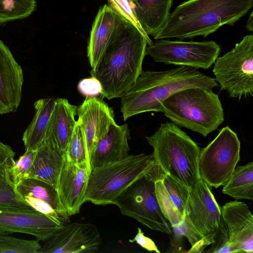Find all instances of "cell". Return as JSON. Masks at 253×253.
Wrapping results in <instances>:
<instances>
[{
  "mask_svg": "<svg viewBox=\"0 0 253 253\" xmlns=\"http://www.w3.org/2000/svg\"><path fill=\"white\" fill-rule=\"evenodd\" d=\"M63 226L31 208L0 206V234L25 233L44 242Z\"/></svg>",
  "mask_w": 253,
  "mask_h": 253,
  "instance_id": "12",
  "label": "cell"
},
{
  "mask_svg": "<svg viewBox=\"0 0 253 253\" xmlns=\"http://www.w3.org/2000/svg\"><path fill=\"white\" fill-rule=\"evenodd\" d=\"M220 50V45L213 41L184 42L161 39L147 45L146 54L156 62L207 70L214 64Z\"/></svg>",
  "mask_w": 253,
  "mask_h": 253,
  "instance_id": "11",
  "label": "cell"
},
{
  "mask_svg": "<svg viewBox=\"0 0 253 253\" xmlns=\"http://www.w3.org/2000/svg\"><path fill=\"white\" fill-rule=\"evenodd\" d=\"M212 70L220 89L240 100L253 95V36H245L234 47L216 59Z\"/></svg>",
  "mask_w": 253,
  "mask_h": 253,
  "instance_id": "9",
  "label": "cell"
},
{
  "mask_svg": "<svg viewBox=\"0 0 253 253\" xmlns=\"http://www.w3.org/2000/svg\"><path fill=\"white\" fill-rule=\"evenodd\" d=\"M150 42L140 31L122 15L117 31L91 77L100 83L101 96L108 100L121 98L142 72V63Z\"/></svg>",
  "mask_w": 253,
  "mask_h": 253,
  "instance_id": "1",
  "label": "cell"
},
{
  "mask_svg": "<svg viewBox=\"0 0 253 253\" xmlns=\"http://www.w3.org/2000/svg\"><path fill=\"white\" fill-rule=\"evenodd\" d=\"M36 7V0H0V24L27 18Z\"/></svg>",
  "mask_w": 253,
  "mask_h": 253,
  "instance_id": "29",
  "label": "cell"
},
{
  "mask_svg": "<svg viewBox=\"0 0 253 253\" xmlns=\"http://www.w3.org/2000/svg\"><path fill=\"white\" fill-rule=\"evenodd\" d=\"M110 6L117 12L124 16L133 23L151 42H153L149 36L144 32L136 18L131 4L127 0H108Z\"/></svg>",
  "mask_w": 253,
  "mask_h": 253,
  "instance_id": "31",
  "label": "cell"
},
{
  "mask_svg": "<svg viewBox=\"0 0 253 253\" xmlns=\"http://www.w3.org/2000/svg\"><path fill=\"white\" fill-rule=\"evenodd\" d=\"M23 71L0 39V115L17 111L22 98Z\"/></svg>",
  "mask_w": 253,
  "mask_h": 253,
  "instance_id": "16",
  "label": "cell"
},
{
  "mask_svg": "<svg viewBox=\"0 0 253 253\" xmlns=\"http://www.w3.org/2000/svg\"><path fill=\"white\" fill-rule=\"evenodd\" d=\"M156 162L152 155H128L120 160L91 169L85 202L97 205L113 204L131 184L146 174Z\"/></svg>",
  "mask_w": 253,
  "mask_h": 253,
  "instance_id": "6",
  "label": "cell"
},
{
  "mask_svg": "<svg viewBox=\"0 0 253 253\" xmlns=\"http://www.w3.org/2000/svg\"><path fill=\"white\" fill-rule=\"evenodd\" d=\"M77 108L66 99H56L44 141L65 152L77 123Z\"/></svg>",
  "mask_w": 253,
  "mask_h": 253,
  "instance_id": "21",
  "label": "cell"
},
{
  "mask_svg": "<svg viewBox=\"0 0 253 253\" xmlns=\"http://www.w3.org/2000/svg\"><path fill=\"white\" fill-rule=\"evenodd\" d=\"M129 130L127 124H112L106 134L97 142L90 158V167H98L128 156Z\"/></svg>",
  "mask_w": 253,
  "mask_h": 253,
  "instance_id": "20",
  "label": "cell"
},
{
  "mask_svg": "<svg viewBox=\"0 0 253 253\" xmlns=\"http://www.w3.org/2000/svg\"><path fill=\"white\" fill-rule=\"evenodd\" d=\"M253 12H252L250 15L249 18L247 21V24L246 26V29L251 32L253 31Z\"/></svg>",
  "mask_w": 253,
  "mask_h": 253,
  "instance_id": "35",
  "label": "cell"
},
{
  "mask_svg": "<svg viewBox=\"0 0 253 253\" xmlns=\"http://www.w3.org/2000/svg\"><path fill=\"white\" fill-rule=\"evenodd\" d=\"M220 223L234 253H253V215L247 204L237 200L220 207Z\"/></svg>",
  "mask_w": 253,
  "mask_h": 253,
  "instance_id": "14",
  "label": "cell"
},
{
  "mask_svg": "<svg viewBox=\"0 0 253 253\" xmlns=\"http://www.w3.org/2000/svg\"><path fill=\"white\" fill-rule=\"evenodd\" d=\"M240 141L228 126L200 151L198 169L200 178L211 188L223 186L232 175L240 160Z\"/></svg>",
  "mask_w": 253,
  "mask_h": 253,
  "instance_id": "10",
  "label": "cell"
},
{
  "mask_svg": "<svg viewBox=\"0 0 253 253\" xmlns=\"http://www.w3.org/2000/svg\"><path fill=\"white\" fill-rule=\"evenodd\" d=\"M77 87L79 92L85 97H97L101 94L102 91L100 82L93 77L81 80Z\"/></svg>",
  "mask_w": 253,
  "mask_h": 253,
  "instance_id": "33",
  "label": "cell"
},
{
  "mask_svg": "<svg viewBox=\"0 0 253 253\" xmlns=\"http://www.w3.org/2000/svg\"><path fill=\"white\" fill-rule=\"evenodd\" d=\"M35 153V151L25 152L24 154L15 161L13 174L16 183L25 178L33 161Z\"/></svg>",
  "mask_w": 253,
  "mask_h": 253,
  "instance_id": "32",
  "label": "cell"
},
{
  "mask_svg": "<svg viewBox=\"0 0 253 253\" xmlns=\"http://www.w3.org/2000/svg\"><path fill=\"white\" fill-rule=\"evenodd\" d=\"M162 105V113L171 122L204 137L217 129L224 121L220 100L212 89L184 88L169 95Z\"/></svg>",
  "mask_w": 253,
  "mask_h": 253,
  "instance_id": "5",
  "label": "cell"
},
{
  "mask_svg": "<svg viewBox=\"0 0 253 253\" xmlns=\"http://www.w3.org/2000/svg\"><path fill=\"white\" fill-rule=\"evenodd\" d=\"M16 191L28 206L33 202H45L59 212L69 216L60 201L57 188L49 183L33 178H24L16 183Z\"/></svg>",
  "mask_w": 253,
  "mask_h": 253,
  "instance_id": "24",
  "label": "cell"
},
{
  "mask_svg": "<svg viewBox=\"0 0 253 253\" xmlns=\"http://www.w3.org/2000/svg\"><path fill=\"white\" fill-rule=\"evenodd\" d=\"M146 139L156 164L166 174L188 188L201 179L198 169L201 149L178 126L171 122L162 123Z\"/></svg>",
  "mask_w": 253,
  "mask_h": 253,
  "instance_id": "4",
  "label": "cell"
},
{
  "mask_svg": "<svg viewBox=\"0 0 253 253\" xmlns=\"http://www.w3.org/2000/svg\"><path fill=\"white\" fill-rule=\"evenodd\" d=\"M253 6V0H188L169 14L154 39L206 37L224 25H233Z\"/></svg>",
  "mask_w": 253,
  "mask_h": 253,
  "instance_id": "3",
  "label": "cell"
},
{
  "mask_svg": "<svg viewBox=\"0 0 253 253\" xmlns=\"http://www.w3.org/2000/svg\"><path fill=\"white\" fill-rule=\"evenodd\" d=\"M66 162L65 152L44 141L35 150L33 161L25 178L39 179L57 188Z\"/></svg>",
  "mask_w": 253,
  "mask_h": 253,
  "instance_id": "22",
  "label": "cell"
},
{
  "mask_svg": "<svg viewBox=\"0 0 253 253\" xmlns=\"http://www.w3.org/2000/svg\"><path fill=\"white\" fill-rule=\"evenodd\" d=\"M101 243L95 225L70 222L44 241L40 253H93L98 251Z\"/></svg>",
  "mask_w": 253,
  "mask_h": 253,
  "instance_id": "13",
  "label": "cell"
},
{
  "mask_svg": "<svg viewBox=\"0 0 253 253\" xmlns=\"http://www.w3.org/2000/svg\"><path fill=\"white\" fill-rule=\"evenodd\" d=\"M55 100L53 97H47L34 103V115L22 136L25 152L35 151L44 141Z\"/></svg>",
  "mask_w": 253,
  "mask_h": 253,
  "instance_id": "26",
  "label": "cell"
},
{
  "mask_svg": "<svg viewBox=\"0 0 253 253\" xmlns=\"http://www.w3.org/2000/svg\"><path fill=\"white\" fill-rule=\"evenodd\" d=\"M222 192L236 200H253V162L235 168Z\"/></svg>",
  "mask_w": 253,
  "mask_h": 253,
  "instance_id": "27",
  "label": "cell"
},
{
  "mask_svg": "<svg viewBox=\"0 0 253 253\" xmlns=\"http://www.w3.org/2000/svg\"><path fill=\"white\" fill-rule=\"evenodd\" d=\"M122 15L110 5L100 7L93 23L87 46V57L94 69L116 34Z\"/></svg>",
  "mask_w": 253,
  "mask_h": 253,
  "instance_id": "19",
  "label": "cell"
},
{
  "mask_svg": "<svg viewBox=\"0 0 253 253\" xmlns=\"http://www.w3.org/2000/svg\"><path fill=\"white\" fill-rule=\"evenodd\" d=\"M217 85L214 78L188 67L142 71L134 84L121 97V111L124 121L142 113L163 112V101L179 90L191 87L212 89Z\"/></svg>",
  "mask_w": 253,
  "mask_h": 253,
  "instance_id": "2",
  "label": "cell"
},
{
  "mask_svg": "<svg viewBox=\"0 0 253 253\" xmlns=\"http://www.w3.org/2000/svg\"><path fill=\"white\" fill-rule=\"evenodd\" d=\"M130 243H136L140 246L149 252H155L160 253L158 247L155 242L150 238L145 236L140 228H137V233L134 237L129 240Z\"/></svg>",
  "mask_w": 253,
  "mask_h": 253,
  "instance_id": "34",
  "label": "cell"
},
{
  "mask_svg": "<svg viewBox=\"0 0 253 253\" xmlns=\"http://www.w3.org/2000/svg\"><path fill=\"white\" fill-rule=\"evenodd\" d=\"M67 161L91 168L90 159L82 126L77 121L73 134L65 152Z\"/></svg>",
  "mask_w": 253,
  "mask_h": 253,
  "instance_id": "28",
  "label": "cell"
},
{
  "mask_svg": "<svg viewBox=\"0 0 253 253\" xmlns=\"http://www.w3.org/2000/svg\"><path fill=\"white\" fill-rule=\"evenodd\" d=\"M77 115L84 136L90 157L99 140L115 123L113 110L101 98L85 97L77 108Z\"/></svg>",
  "mask_w": 253,
  "mask_h": 253,
  "instance_id": "15",
  "label": "cell"
},
{
  "mask_svg": "<svg viewBox=\"0 0 253 253\" xmlns=\"http://www.w3.org/2000/svg\"><path fill=\"white\" fill-rule=\"evenodd\" d=\"M91 168L67 161L57 184L60 201L69 216L80 212L85 202V192Z\"/></svg>",
  "mask_w": 253,
  "mask_h": 253,
  "instance_id": "17",
  "label": "cell"
},
{
  "mask_svg": "<svg viewBox=\"0 0 253 253\" xmlns=\"http://www.w3.org/2000/svg\"><path fill=\"white\" fill-rule=\"evenodd\" d=\"M42 247L37 240H27L0 234V253H40Z\"/></svg>",
  "mask_w": 253,
  "mask_h": 253,
  "instance_id": "30",
  "label": "cell"
},
{
  "mask_svg": "<svg viewBox=\"0 0 253 253\" xmlns=\"http://www.w3.org/2000/svg\"><path fill=\"white\" fill-rule=\"evenodd\" d=\"M221 217L211 187L201 179L189 188L183 221L173 228L191 246L188 253H202L214 242Z\"/></svg>",
  "mask_w": 253,
  "mask_h": 253,
  "instance_id": "7",
  "label": "cell"
},
{
  "mask_svg": "<svg viewBox=\"0 0 253 253\" xmlns=\"http://www.w3.org/2000/svg\"><path fill=\"white\" fill-rule=\"evenodd\" d=\"M172 2L173 0H136L132 4L136 18L148 36L155 37L164 27Z\"/></svg>",
  "mask_w": 253,
  "mask_h": 253,
  "instance_id": "23",
  "label": "cell"
},
{
  "mask_svg": "<svg viewBox=\"0 0 253 253\" xmlns=\"http://www.w3.org/2000/svg\"><path fill=\"white\" fill-rule=\"evenodd\" d=\"M127 0L129 2V3L131 4V7H132V4L135 2V1L136 0Z\"/></svg>",
  "mask_w": 253,
  "mask_h": 253,
  "instance_id": "36",
  "label": "cell"
},
{
  "mask_svg": "<svg viewBox=\"0 0 253 253\" xmlns=\"http://www.w3.org/2000/svg\"><path fill=\"white\" fill-rule=\"evenodd\" d=\"M155 191L160 209L173 228L183 220L189 188L165 173L155 182Z\"/></svg>",
  "mask_w": 253,
  "mask_h": 253,
  "instance_id": "18",
  "label": "cell"
},
{
  "mask_svg": "<svg viewBox=\"0 0 253 253\" xmlns=\"http://www.w3.org/2000/svg\"><path fill=\"white\" fill-rule=\"evenodd\" d=\"M165 173L156 163L151 169L126 188L114 202L122 214L152 229L171 235L172 227L160 209L155 182Z\"/></svg>",
  "mask_w": 253,
  "mask_h": 253,
  "instance_id": "8",
  "label": "cell"
},
{
  "mask_svg": "<svg viewBox=\"0 0 253 253\" xmlns=\"http://www.w3.org/2000/svg\"><path fill=\"white\" fill-rule=\"evenodd\" d=\"M15 156L9 145L0 141V206L31 208L19 198L16 191L13 174Z\"/></svg>",
  "mask_w": 253,
  "mask_h": 253,
  "instance_id": "25",
  "label": "cell"
}]
</instances>
